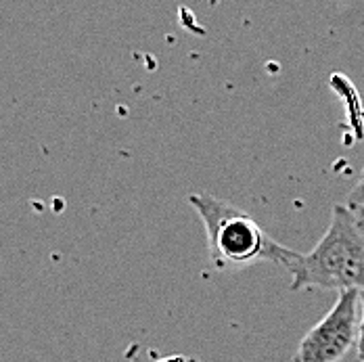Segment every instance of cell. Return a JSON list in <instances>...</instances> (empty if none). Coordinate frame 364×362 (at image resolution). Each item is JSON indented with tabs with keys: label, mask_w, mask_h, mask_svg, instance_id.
Returning <instances> with one entry per match:
<instances>
[{
	"label": "cell",
	"mask_w": 364,
	"mask_h": 362,
	"mask_svg": "<svg viewBox=\"0 0 364 362\" xmlns=\"http://www.w3.org/2000/svg\"><path fill=\"white\" fill-rule=\"evenodd\" d=\"M188 203L201 218L212 266L218 270H241L270 262L287 270L297 252L274 241L245 210L208 193L188 195Z\"/></svg>",
	"instance_id": "6da1fadb"
},
{
	"label": "cell",
	"mask_w": 364,
	"mask_h": 362,
	"mask_svg": "<svg viewBox=\"0 0 364 362\" xmlns=\"http://www.w3.org/2000/svg\"><path fill=\"white\" fill-rule=\"evenodd\" d=\"M291 291L356 289L364 295V216L337 203L323 239L287 266Z\"/></svg>",
	"instance_id": "7a4b0ae2"
},
{
	"label": "cell",
	"mask_w": 364,
	"mask_h": 362,
	"mask_svg": "<svg viewBox=\"0 0 364 362\" xmlns=\"http://www.w3.org/2000/svg\"><path fill=\"white\" fill-rule=\"evenodd\" d=\"M184 362H197L195 358H188V361H184Z\"/></svg>",
	"instance_id": "8992f818"
},
{
	"label": "cell",
	"mask_w": 364,
	"mask_h": 362,
	"mask_svg": "<svg viewBox=\"0 0 364 362\" xmlns=\"http://www.w3.org/2000/svg\"><path fill=\"white\" fill-rule=\"evenodd\" d=\"M346 206H348L350 210H354V212H358V214H363L364 216V168L363 172H360L358 182L354 184V188H352L350 195H348Z\"/></svg>",
	"instance_id": "277c9868"
},
{
	"label": "cell",
	"mask_w": 364,
	"mask_h": 362,
	"mask_svg": "<svg viewBox=\"0 0 364 362\" xmlns=\"http://www.w3.org/2000/svg\"><path fill=\"white\" fill-rule=\"evenodd\" d=\"M363 293L356 289L339 291L333 308L321 323L312 326L299 341L293 362H339L358 339V306Z\"/></svg>",
	"instance_id": "3957f363"
},
{
	"label": "cell",
	"mask_w": 364,
	"mask_h": 362,
	"mask_svg": "<svg viewBox=\"0 0 364 362\" xmlns=\"http://www.w3.org/2000/svg\"><path fill=\"white\" fill-rule=\"evenodd\" d=\"M363 316L358 325V339H356V352H358V362H364V295H363Z\"/></svg>",
	"instance_id": "5b68a950"
}]
</instances>
